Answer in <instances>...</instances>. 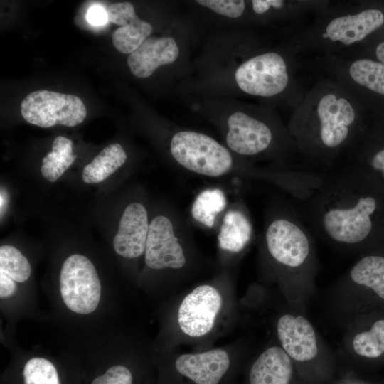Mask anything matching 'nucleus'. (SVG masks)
Instances as JSON below:
<instances>
[{
	"label": "nucleus",
	"instance_id": "1",
	"mask_svg": "<svg viewBox=\"0 0 384 384\" xmlns=\"http://www.w3.org/2000/svg\"><path fill=\"white\" fill-rule=\"evenodd\" d=\"M377 208L376 199L361 194L350 174L323 191L318 206V224L330 240L344 245H357L371 233L372 217Z\"/></svg>",
	"mask_w": 384,
	"mask_h": 384
},
{
	"label": "nucleus",
	"instance_id": "2",
	"mask_svg": "<svg viewBox=\"0 0 384 384\" xmlns=\"http://www.w3.org/2000/svg\"><path fill=\"white\" fill-rule=\"evenodd\" d=\"M170 151L183 167L194 173L218 177L227 174L233 161L229 151L212 137L193 131H181L171 138Z\"/></svg>",
	"mask_w": 384,
	"mask_h": 384
},
{
	"label": "nucleus",
	"instance_id": "3",
	"mask_svg": "<svg viewBox=\"0 0 384 384\" xmlns=\"http://www.w3.org/2000/svg\"><path fill=\"white\" fill-rule=\"evenodd\" d=\"M21 112L27 122L42 128L75 127L87 116L86 107L78 96L46 90L28 94L21 103Z\"/></svg>",
	"mask_w": 384,
	"mask_h": 384
},
{
	"label": "nucleus",
	"instance_id": "4",
	"mask_svg": "<svg viewBox=\"0 0 384 384\" xmlns=\"http://www.w3.org/2000/svg\"><path fill=\"white\" fill-rule=\"evenodd\" d=\"M313 140L322 151H335L352 137L356 114L351 102L334 92L322 95L316 106Z\"/></svg>",
	"mask_w": 384,
	"mask_h": 384
},
{
	"label": "nucleus",
	"instance_id": "5",
	"mask_svg": "<svg viewBox=\"0 0 384 384\" xmlns=\"http://www.w3.org/2000/svg\"><path fill=\"white\" fill-rule=\"evenodd\" d=\"M60 291L70 310L87 314L96 309L101 284L95 267L87 257L74 254L65 259L60 274Z\"/></svg>",
	"mask_w": 384,
	"mask_h": 384
},
{
	"label": "nucleus",
	"instance_id": "6",
	"mask_svg": "<svg viewBox=\"0 0 384 384\" xmlns=\"http://www.w3.org/2000/svg\"><path fill=\"white\" fill-rule=\"evenodd\" d=\"M235 80L239 88L248 95L272 97L287 87V65L277 53H262L240 65L235 72Z\"/></svg>",
	"mask_w": 384,
	"mask_h": 384
},
{
	"label": "nucleus",
	"instance_id": "7",
	"mask_svg": "<svg viewBox=\"0 0 384 384\" xmlns=\"http://www.w3.org/2000/svg\"><path fill=\"white\" fill-rule=\"evenodd\" d=\"M223 306L218 289L210 284H201L182 299L177 311L181 331L191 338H200L213 329Z\"/></svg>",
	"mask_w": 384,
	"mask_h": 384
},
{
	"label": "nucleus",
	"instance_id": "8",
	"mask_svg": "<svg viewBox=\"0 0 384 384\" xmlns=\"http://www.w3.org/2000/svg\"><path fill=\"white\" fill-rule=\"evenodd\" d=\"M265 240L269 253L278 263L291 268L302 265L310 252L306 232L294 220L278 218L268 226Z\"/></svg>",
	"mask_w": 384,
	"mask_h": 384
},
{
	"label": "nucleus",
	"instance_id": "9",
	"mask_svg": "<svg viewBox=\"0 0 384 384\" xmlns=\"http://www.w3.org/2000/svg\"><path fill=\"white\" fill-rule=\"evenodd\" d=\"M144 252L146 265L154 270L181 269L186 262L173 224L164 215L155 217L149 223Z\"/></svg>",
	"mask_w": 384,
	"mask_h": 384
},
{
	"label": "nucleus",
	"instance_id": "10",
	"mask_svg": "<svg viewBox=\"0 0 384 384\" xmlns=\"http://www.w3.org/2000/svg\"><path fill=\"white\" fill-rule=\"evenodd\" d=\"M227 124V145L239 154L256 155L267 149L272 143L273 136L270 128L245 112H233Z\"/></svg>",
	"mask_w": 384,
	"mask_h": 384
},
{
	"label": "nucleus",
	"instance_id": "11",
	"mask_svg": "<svg viewBox=\"0 0 384 384\" xmlns=\"http://www.w3.org/2000/svg\"><path fill=\"white\" fill-rule=\"evenodd\" d=\"M107 12L109 21L120 26L112 36L113 46L120 53L131 54L152 32V26L137 16L129 2L111 4Z\"/></svg>",
	"mask_w": 384,
	"mask_h": 384
},
{
	"label": "nucleus",
	"instance_id": "12",
	"mask_svg": "<svg viewBox=\"0 0 384 384\" xmlns=\"http://www.w3.org/2000/svg\"><path fill=\"white\" fill-rule=\"evenodd\" d=\"M149 228L145 207L137 202L129 204L122 215L113 240L116 253L128 259L142 255L145 252Z\"/></svg>",
	"mask_w": 384,
	"mask_h": 384
},
{
	"label": "nucleus",
	"instance_id": "13",
	"mask_svg": "<svg viewBox=\"0 0 384 384\" xmlns=\"http://www.w3.org/2000/svg\"><path fill=\"white\" fill-rule=\"evenodd\" d=\"M230 365V357L228 351L222 348L184 353L175 361L176 370L196 384H218Z\"/></svg>",
	"mask_w": 384,
	"mask_h": 384
},
{
	"label": "nucleus",
	"instance_id": "14",
	"mask_svg": "<svg viewBox=\"0 0 384 384\" xmlns=\"http://www.w3.org/2000/svg\"><path fill=\"white\" fill-rule=\"evenodd\" d=\"M278 339L288 356L297 361H308L317 354V341L313 326L302 316H282L277 324Z\"/></svg>",
	"mask_w": 384,
	"mask_h": 384
},
{
	"label": "nucleus",
	"instance_id": "15",
	"mask_svg": "<svg viewBox=\"0 0 384 384\" xmlns=\"http://www.w3.org/2000/svg\"><path fill=\"white\" fill-rule=\"evenodd\" d=\"M179 53L178 46L172 37L148 38L129 55L127 63L133 75L146 78L160 66L175 62Z\"/></svg>",
	"mask_w": 384,
	"mask_h": 384
},
{
	"label": "nucleus",
	"instance_id": "16",
	"mask_svg": "<svg viewBox=\"0 0 384 384\" xmlns=\"http://www.w3.org/2000/svg\"><path fill=\"white\" fill-rule=\"evenodd\" d=\"M383 23L384 15L381 11L368 9L355 14L334 18L327 24L323 38L332 42L351 45L364 39Z\"/></svg>",
	"mask_w": 384,
	"mask_h": 384
},
{
	"label": "nucleus",
	"instance_id": "17",
	"mask_svg": "<svg viewBox=\"0 0 384 384\" xmlns=\"http://www.w3.org/2000/svg\"><path fill=\"white\" fill-rule=\"evenodd\" d=\"M292 365L282 348L272 346L262 352L250 372V384H289Z\"/></svg>",
	"mask_w": 384,
	"mask_h": 384
},
{
	"label": "nucleus",
	"instance_id": "18",
	"mask_svg": "<svg viewBox=\"0 0 384 384\" xmlns=\"http://www.w3.org/2000/svg\"><path fill=\"white\" fill-rule=\"evenodd\" d=\"M251 235L252 225L247 217L239 210H232L223 218L218 244L224 250L239 252L247 245Z\"/></svg>",
	"mask_w": 384,
	"mask_h": 384
},
{
	"label": "nucleus",
	"instance_id": "19",
	"mask_svg": "<svg viewBox=\"0 0 384 384\" xmlns=\"http://www.w3.org/2000/svg\"><path fill=\"white\" fill-rule=\"evenodd\" d=\"M127 158V154L119 144L108 145L84 167L82 181L86 183L105 181L125 163Z\"/></svg>",
	"mask_w": 384,
	"mask_h": 384
},
{
	"label": "nucleus",
	"instance_id": "20",
	"mask_svg": "<svg viewBox=\"0 0 384 384\" xmlns=\"http://www.w3.org/2000/svg\"><path fill=\"white\" fill-rule=\"evenodd\" d=\"M73 154V142L70 139L58 136L52 144V151L42 160L41 172L50 182H55L73 164L76 159Z\"/></svg>",
	"mask_w": 384,
	"mask_h": 384
},
{
	"label": "nucleus",
	"instance_id": "21",
	"mask_svg": "<svg viewBox=\"0 0 384 384\" xmlns=\"http://www.w3.org/2000/svg\"><path fill=\"white\" fill-rule=\"evenodd\" d=\"M350 277L357 284L373 290L384 299V257L368 255L358 261L350 271Z\"/></svg>",
	"mask_w": 384,
	"mask_h": 384
},
{
	"label": "nucleus",
	"instance_id": "22",
	"mask_svg": "<svg viewBox=\"0 0 384 384\" xmlns=\"http://www.w3.org/2000/svg\"><path fill=\"white\" fill-rule=\"evenodd\" d=\"M226 204L225 196L221 190L207 189L196 198L191 207V215L199 223L211 228L216 216L225 209Z\"/></svg>",
	"mask_w": 384,
	"mask_h": 384
},
{
	"label": "nucleus",
	"instance_id": "23",
	"mask_svg": "<svg viewBox=\"0 0 384 384\" xmlns=\"http://www.w3.org/2000/svg\"><path fill=\"white\" fill-rule=\"evenodd\" d=\"M348 74L357 84L384 95V65L370 59H358L350 65Z\"/></svg>",
	"mask_w": 384,
	"mask_h": 384
},
{
	"label": "nucleus",
	"instance_id": "24",
	"mask_svg": "<svg viewBox=\"0 0 384 384\" xmlns=\"http://www.w3.org/2000/svg\"><path fill=\"white\" fill-rule=\"evenodd\" d=\"M352 345L361 356L377 358L384 353V319L375 321L369 331L356 334Z\"/></svg>",
	"mask_w": 384,
	"mask_h": 384
},
{
	"label": "nucleus",
	"instance_id": "25",
	"mask_svg": "<svg viewBox=\"0 0 384 384\" xmlns=\"http://www.w3.org/2000/svg\"><path fill=\"white\" fill-rule=\"evenodd\" d=\"M0 271L15 282H26L31 273L27 258L15 247L1 245L0 247Z\"/></svg>",
	"mask_w": 384,
	"mask_h": 384
},
{
	"label": "nucleus",
	"instance_id": "26",
	"mask_svg": "<svg viewBox=\"0 0 384 384\" xmlns=\"http://www.w3.org/2000/svg\"><path fill=\"white\" fill-rule=\"evenodd\" d=\"M23 375L25 384H60L55 366L46 358L28 360L24 366Z\"/></svg>",
	"mask_w": 384,
	"mask_h": 384
},
{
	"label": "nucleus",
	"instance_id": "27",
	"mask_svg": "<svg viewBox=\"0 0 384 384\" xmlns=\"http://www.w3.org/2000/svg\"><path fill=\"white\" fill-rule=\"evenodd\" d=\"M220 15L237 18L242 16L245 8L242 0H198L196 1Z\"/></svg>",
	"mask_w": 384,
	"mask_h": 384
},
{
	"label": "nucleus",
	"instance_id": "28",
	"mask_svg": "<svg viewBox=\"0 0 384 384\" xmlns=\"http://www.w3.org/2000/svg\"><path fill=\"white\" fill-rule=\"evenodd\" d=\"M130 370L120 365L110 368L105 374L97 377L91 384H132Z\"/></svg>",
	"mask_w": 384,
	"mask_h": 384
},
{
	"label": "nucleus",
	"instance_id": "29",
	"mask_svg": "<svg viewBox=\"0 0 384 384\" xmlns=\"http://www.w3.org/2000/svg\"><path fill=\"white\" fill-rule=\"evenodd\" d=\"M86 18L89 23L95 26L105 25L109 21L107 9L100 5L92 6L87 12Z\"/></svg>",
	"mask_w": 384,
	"mask_h": 384
},
{
	"label": "nucleus",
	"instance_id": "30",
	"mask_svg": "<svg viewBox=\"0 0 384 384\" xmlns=\"http://www.w3.org/2000/svg\"><path fill=\"white\" fill-rule=\"evenodd\" d=\"M16 289L15 281L0 271V297L4 299L11 297L16 292Z\"/></svg>",
	"mask_w": 384,
	"mask_h": 384
},
{
	"label": "nucleus",
	"instance_id": "31",
	"mask_svg": "<svg viewBox=\"0 0 384 384\" xmlns=\"http://www.w3.org/2000/svg\"><path fill=\"white\" fill-rule=\"evenodd\" d=\"M251 2L253 11L257 14H262L272 7L280 8L284 3L279 0H254Z\"/></svg>",
	"mask_w": 384,
	"mask_h": 384
},
{
	"label": "nucleus",
	"instance_id": "32",
	"mask_svg": "<svg viewBox=\"0 0 384 384\" xmlns=\"http://www.w3.org/2000/svg\"><path fill=\"white\" fill-rule=\"evenodd\" d=\"M371 168L380 174L384 179V149L377 151L370 160Z\"/></svg>",
	"mask_w": 384,
	"mask_h": 384
},
{
	"label": "nucleus",
	"instance_id": "33",
	"mask_svg": "<svg viewBox=\"0 0 384 384\" xmlns=\"http://www.w3.org/2000/svg\"><path fill=\"white\" fill-rule=\"evenodd\" d=\"M378 59L384 65V41L378 44L375 50Z\"/></svg>",
	"mask_w": 384,
	"mask_h": 384
}]
</instances>
